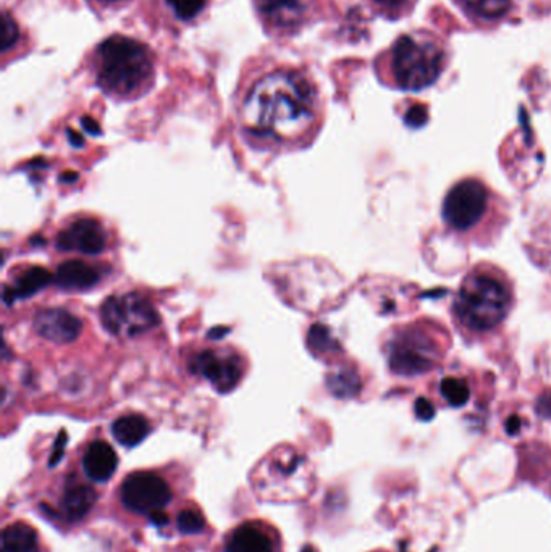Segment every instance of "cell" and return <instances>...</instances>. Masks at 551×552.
<instances>
[{"label": "cell", "instance_id": "1", "mask_svg": "<svg viewBox=\"0 0 551 552\" xmlns=\"http://www.w3.org/2000/svg\"><path fill=\"white\" fill-rule=\"evenodd\" d=\"M312 120L314 92L296 73H270L244 101V127L256 136L290 141L306 133Z\"/></svg>", "mask_w": 551, "mask_h": 552}, {"label": "cell", "instance_id": "2", "mask_svg": "<svg viewBox=\"0 0 551 552\" xmlns=\"http://www.w3.org/2000/svg\"><path fill=\"white\" fill-rule=\"evenodd\" d=\"M510 285L488 270H476L462 281L454 301V319L462 329L485 333L496 329L511 311Z\"/></svg>", "mask_w": 551, "mask_h": 552}, {"label": "cell", "instance_id": "3", "mask_svg": "<svg viewBox=\"0 0 551 552\" xmlns=\"http://www.w3.org/2000/svg\"><path fill=\"white\" fill-rule=\"evenodd\" d=\"M99 83L102 88L127 96L143 88L153 74V60L138 40L114 36L98 48Z\"/></svg>", "mask_w": 551, "mask_h": 552}, {"label": "cell", "instance_id": "4", "mask_svg": "<svg viewBox=\"0 0 551 552\" xmlns=\"http://www.w3.org/2000/svg\"><path fill=\"white\" fill-rule=\"evenodd\" d=\"M443 68V56L427 40L403 36L393 48V73L398 86L421 91L433 84Z\"/></svg>", "mask_w": 551, "mask_h": 552}, {"label": "cell", "instance_id": "5", "mask_svg": "<svg viewBox=\"0 0 551 552\" xmlns=\"http://www.w3.org/2000/svg\"><path fill=\"white\" fill-rule=\"evenodd\" d=\"M442 359V347L432 333L421 327L401 329L389 341L391 372L401 376L424 375Z\"/></svg>", "mask_w": 551, "mask_h": 552}, {"label": "cell", "instance_id": "6", "mask_svg": "<svg viewBox=\"0 0 551 552\" xmlns=\"http://www.w3.org/2000/svg\"><path fill=\"white\" fill-rule=\"evenodd\" d=\"M102 327L114 337H135L159 325V313L139 294L110 296L101 307Z\"/></svg>", "mask_w": 551, "mask_h": 552}, {"label": "cell", "instance_id": "7", "mask_svg": "<svg viewBox=\"0 0 551 552\" xmlns=\"http://www.w3.org/2000/svg\"><path fill=\"white\" fill-rule=\"evenodd\" d=\"M490 192L478 180H462L446 194L443 220L456 232H469L485 215Z\"/></svg>", "mask_w": 551, "mask_h": 552}, {"label": "cell", "instance_id": "8", "mask_svg": "<svg viewBox=\"0 0 551 552\" xmlns=\"http://www.w3.org/2000/svg\"><path fill=\"white\" fill-rule=\"evenodd\" d=\"M123 504L131 513L154 515L171 504V489L162 477L151 472L130 475L122 485Z\"/></svg>", "mask_w": 551, "mask_h": 552}, {"label": "cell", "instance_id": "9", "mask_svg": "<svg viewBox=\"0 0 551 552\" xmlns=\"http://www.w3.org/2000/svg\"><path fill=\"white\" fill-rule=\"evenodd\" d=\"M191 372L203 376L215 388V391L230 392L243 376L241 361L233 354L203 351L189 362Z\"/></svg>", "mask_w": 551, "mask_h": 552}, {"label": "cell", "instance_id": "10", "mask_svg": "<svg viewBox=\"0 0 551 552\" xmlns=\"http://www.w3.org/2000/svg\"><path fill=\"white\" fill-rule=\"evenodd\" d=\"M107 238L102 226L90 220L82 218L58 232L56 246L62 252H80L86 256H98L106 249Z\"/></svg>", "mask_w": 551, "mask_h": 552}, {"label": "cell", "instance_id": "11", "mask_svg": "<svg viewBox=\"0 0 551 552\" xmlns=\"http://www.w3.org/2000/svg\"><path fill=\"white\" fill-rule=\"evenodd\" d=\"M34 329L39 337L48 341L66 345L80 337L83 321L66 309H46L36 313Z\"/></svg>", "mask_w": 551, "mask_h": 552}, {"label": "cell", "instance_id": "12", "mask_svg": "<svg viewBox=\"0 0 551 552\" xmlns=\"http://www.w3.org/2000/svg\"><path fill=\"white\" fill-rule=\"evenodd\" d=\"M118 459L114 448L106 441H94L83 457V469L88 478L104 483L114 477Z\"/></svg>", "mask_w": 551, "mask_h": 552}, {"label": "cell", "instance_id": "13", "mask_svg": "<svg viewBox=\"0 0 551 552\" xmlns=\"http://www.w3.org/2000/svg\"><path fill=\"white\" fill-rule=\"evenodd\" d=\"M101 276L96 267L82 260H70L58 267L54 281L58 288L66 291H88L98 285Z\"/></svg>", "mask_w": 551, "mask_h": 552}, {"label": "cell", "instance_id": "14", "mask_svg": "<svg viewBox=\"0 0 551 552\" xmlns=\"http://www.w3.org/2000/svg\"><path fill=\"white\" fill-rule=\"evenodd\" d=\"M50 281H52V275H50L49 270H46L42 267H31L26 272L22 273L12 286L5 288L4 301L7 304H12L17 299L34 296L36 293H39L46 288Z\"/></svg>", "mask_w": 551, "mask_h": 552}, {"label": "cell", "instance_id": "15", "mask_svg": "<svg viewBox=\"0 0 551 552\" xmlns=\"http://www.w3.org/2000/svg\"><path fill=\"white\" fill-rule=\"evenodd\" d=\"M227 552H272V541L256 523H246L228 538Z\"/></svg>", "mask_w": 551, "mask_h": 552}, {"label": "cell", "instance_id": "16", "mask_svg": "<svg viewBox=\"0 0 551 552\" xmlns=\"http://www.w3.org/2000/svg\"><path fill=\"white\" fill-rule=\"evenodd\" d=\"M258 7L270 23L288 26L304 13V0H258Z\"/></svg>", "mask_w": 551, "mask_h": 552}, {"label": "cell", "instance_id": "17", "mask_svg": "<svg viewBox=\"0 0 551 552\" xmlns=\"http://www.w3.org/2000/svg\"><path fill=\"white\" fill-rule=\"evenodd\" d=\"M149 432H151V425L144 416H138V414L120 416L112 425V434L115 440L125 448L138 446L139 442L146 440Z\"/></svg>", "mask_w": 551, "mask_h": 552}, {"label": "cell", "instance_id": "18", "mask_svg": "<svg viewBox=\"0 0 551 552\" xmlns=\"http://www.w3.org/2000/svg\"><path fill=\"white\" fill-rule=\"evenodd\" d=\"M38 535L30 525L17 521L2 531L0 552H38Z\"/></svg>", "mask_w": 551, "mask_h": 552}, {"label": "cell", "instance_id": "19", "mask_svg": "<svg viewBox=\"0 0 551 552\" xmlns=\"http://www.w3.org/2000/svg\"><path fill=\"white\" fill-rule=\"evenodd\" d=\"M94 503H96L94 489L86 485H74L66 489V495L62 499V509L68 521H80L90 513Z\"/></svg>", "mask_w": 551, "mask_h": 552}, {"label": "cell", "instance_id": "20", "mask_svg": "<svg viewBox=\"0 0 551 552\" xmlns=\"http://www.w3.org/2000/svg\"><path fill=\"white\" fill-rule=\"evenodd\" d=\"M327 386L333 396L341 398V399H348V398H354L357 392L361 391L363 383L354 370L338 368L327 376Z\"/></svg>", "mask_w": 551, "mask_h": 552}, {"label": "cell", "instance_id": "21", "mask_svg": "<svg viewBox=\"0 0 551 552\" xmlns=\"http://www.w3.org/2000/svg\"><path fill=\"white\" fill-rule=\"evenodd\" d=\"M462 7L472 15L484 20H496L508 13L511 0H459Z\"/></svg>", "mask_w": 551, "mask_h": 552}, {"label": "cell", "instance_id": "22", "mask_svg": "<svg viewBox=\"0 0 551 552\" xmlns=\"http://www.w3.org/2000/svg\"><path fill=\"white\" fill-rule=\"evenodd\" d=\"M440 392L443 396V399L451 406V407H462L468 404L470 398L469 386L466 381H462L459 378L448 376L443 378L440 383Z\"/></svg>", "mask_w": 551, "mask_h": 552}, {"label": "cell", "instance_id": "23", "mask_svg": "<svg viewBox=\"0 0 551 552\" xmlns=\"http://www.w3.org/2000/svg\"><path fill=\"white\" fill-rule=\"evenodd\" d=\"M309 349L314 354H332L338 349L337 341L333 339L330 331L322 325H314L309 329Z\"/></svg>", "mask_w": 551, "mask_h": 552}, {"label": "cell", "instance_id": "24", "mask_svg": "<svg viewBox=\"0 0 551 552\" xmlns=\"http://www.w3.org/2000/svg\"><path fill=\"white\" fill-rule=\"evenodd\" d=\"M173 13L181 20H191L199 15L206 7V0H167Z\"/></svg>", "mask_w": 551, "mask_h": 552}, {"label": "cell", "instance_id": "25", "mask_svg": "<svg viewBox=\"0 0 551 552\" xmlns=\"http://www.w3.org/2000/svg\"><path fill=\"white\" fill-rule=\"evenodd\" d=\"M177 525H179V530L181 533L195 535V533H201L203 531L206 521L201 517V513L187 509V511L179 513Z\"/></svg>", "mask_w": 551, "mask_h": 552}, {"label": "cell", "instance_id": "26", "mask_svg": "<svg viewBox=\"0 0 551 552\" xmlns=\"http://www.w3.org/2000/svg\"><path fill=\"white\" fill-rule=\"evenodd\" d=\"M0 38H2L0 48H2L4 52H7V50L17 42V24L12 20V16H10L9 13H4V15H2V31H0Z\"/></svg>", "mask_w": 551, "mask_h": 552}, {"label": "cell", "instance_id": "27", "mask_svg": "<svg viewBox=\"0 0 551 552\" xmlns=\"http://www.w3.org/2000/svg\"><path fill=\"white\" fill-rule=\"evenodd\" d=\"M427 118H429L427 109L424 105H414L406 113L405 121L406 125L411 128H421L427 123Z\"/></svg>", "mask_w": 551, "mask_h": 552}, {"label": "cell", "instance_id": "28", "mask_svg": "<svg viewBox=\"0 0 551 552\" xmlns=\"http://www.w3.org/2000/svg\"><path fill=\"white\" fill-rule=\"evenodd\" d=\"M414 412L415 416L422 420V422H429L433 416H435V407L429 399L421 398V399L415 400V406H414Z\"/></svg>", "mask_w": 551, "mask_h": 552}, {"label": "cell", "instance_id": "29", "mask_svg": "<svg viewBox=\"0 0 551 552\" xmlns=\"http://www.w3.org/2000/svg\"><path fill=\"white\" fill-rule=\"evenodd\" d=\"M66 433L62 432L58 434L57 441H56V446L52 451V456H50L49 465L50 467H56L58 464V460L64 457V451H66Z\"/></svg>", "mask_w": 551, "mask_h": 552}, {"label": "cell", "instance_id": "30", "mask_svg": "<svg viewBox=\"0 0 551 552\" xmlns=\"http://www.w3.org/2000/svg\"><path fill=\"white\" fill-rule=\"evenodd\" d=\"M375 4H379L380 7L387 8V10H403L407 7L409 4H413L414 0H373Z\"/></svg>", "mask_w": 551, "mask_h": 552}, {"label": "cell", "instance_id": "31", "mask_svg": "<svg viewBox=\"0 0 551 552\" xmlns=\"http://www.w3.org/2000/svg\"><path fill=\"white\" fill-rule=\"evenodd\" d=\"M537 412L545 418H551V392L550 394H545L537 404Z\"/></svg>", "mask_w": 551, "mask_h": 552}, {"label": "cell", "instance_id": "32", "mask_svg": "<svg viewBox=\"0 0 551 552\" xmlns=\"http://www.w3.org/2000/svg\"><path fill=\"white\" fill-rule=\"evenodd\" d=\"M520 430V420L518 416H511L510 420L506 422V432L510 434H516Z\"/></svg>", "mask_w": 551, "mask_h": 552}, {"label": "cell", "instance_id": "33", "mask_svg": "<svg viewBox=\"0 0 551 552\" xmlns=\"http://www.w3.org/2000/svg\"><path fill=\"white\" fill-rule=\"evenodd\" d=\"M83 127L91 131L92 135H99L101 133V129H99L98 125H96V121L90 120V118H83Z\"/></svg>", "mask_w": 551, "mask_h": 552}, {"label": "cell", "instance_id": "34", "mask_svg": "<svg viewBox=\"0 0 551 552\" xmlns=\"http://www.w3.org/2000/svg\"><path fill=\"white\" fill-rule=\"evenodd\" d=\"M68 133H70V139H72V143H74V145H83L82 136H78L74 131H68Z\"/></svg>", "mask_w": 551, "mask_h": 552}, {"label": "cell", "instance_id": "35", "mask_svg": "<svg viewBox=\"0 0 551 552\" xmlns=\"http://www.w3.org/2000/svg\"><path fill=\"white\" fill-rule=\"evenodd\" d=\"M227 333H228V329H215V331H211V335H209V337H223V335H227Z\"/></svg>", "mask_w": 551, "mask_h": 552}, {"label": "cell", "instance_id": "36", "mask_svg": "<svg viewBox=\"0 0 551 552\" xmlns=\"http://www.w3.org/2000/svg\"><path fill=\"white\" fill-rule=\"evenodd\" d=\"M76 178H78V175H76V173H74V175H64V177H62V180H66V181H74Z\"/></svg>", "mask_w": 551, "mask_h": 552}, {"label": "cell", "instance_id": "37", "mask_svg": "<svg viewBox=\"0 0 551 552\" xmlns=\"http://www.w3.org/2000/svg\"><path fill=\"white\" fill-rule=\"evenodd\" d=\"M302 552H316V551H314V549H312L310 546H308V548H304V549H302Z\"/></svg>", "mask_w": 551, "mask_h": 552}, {"label": "cell", "instance_id": "38", "mask_svg": "<svg viewBox=\"0 0 551 552\" xmlns=\"http://www.w3.org/2000/svg\"><path fill=\"white\" fill-rule=\"evenodd\" d=\"M107 2H115V0H107Z\"/></svg>", "mask_w": 551, "mask_h": 552}]
</instances>
